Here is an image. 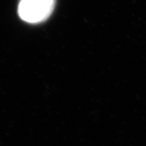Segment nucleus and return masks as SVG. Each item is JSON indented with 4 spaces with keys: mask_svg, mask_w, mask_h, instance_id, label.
Segmentation results:
<instances>
[{
    "mask_svg": "<svg viewBox=\"0 0 146 146\" xmlns=\"http://www.w3.org/2000/svg\"><path fill=\"white\" fill-rule=\"evenodd\" d=\"M54 5V0H20L18 14L27 23H40L52 14Z\"/></svg>",
    "mask_w": 146,
    "mask_h": 146,
    "instance_id": "nucleus-1",
    "label": "nucleus"
}]
</instances>
